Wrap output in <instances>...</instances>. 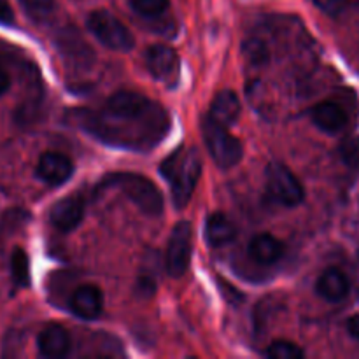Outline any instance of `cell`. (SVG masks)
Instances as JSON below:
<instances>
[{
	"label": "cell",
	"instance_id": "cell-1",
	"mask_svg": "<svg viewBox=\"0 0 359 359\" xmlns=\"http://www.w3.org/2000/svg\"><path fill=\"white\" fill-rule=\"evenodd\" d=\"M84 128L104 142L130 149H144L160 142L168 130V116L163 109L142 116L132 114H83Z\"/></svg>",
	"mask_w": 359,
	"mask_h": 359
},
{
	"label": "cell",
	"instance_id": "cell-2",
	"mask_svg": "<svg viewBox=\"0 0 359 359\" xmlns=\"http://www.w3.org/2000/svg\"><path fill=\"white\" fill-rule=\"evenodd\" d=\"M161 174L170 184L172 200L177 209H184L195 193L202 175V160L193 147H179L161 163Z\"/></svg>",
	"mask_w": 359,
	"mask_h": 359
},
{
	"label": "cell",
	"instance_id": "cell-3",
	"mask_svg": "<svg viewBox=\"0 0 359 359\" xmlns=\"http://www.w3.org/2000/svg\"><path fill=\"white\" fill-rule=\"evenodd\" d=\"M105 186L118 188L132 200L144 214L147 216H158L163 210V196L158 191L156 186L139 174H112L107 175L104 181Z\"/></svg>",
	"mask_w": 359,
	"mask_h": 359
},
{
	"label": "cell",
	"instance_id": "cell-4",
	"mask_svg": "<svg viewBox=\"0 0 359 359\" xmlns=\"http://www.w3.org/2000/svg\"><path fill=\"white\" fill-rule=\"evenodd\" d=\"M202 133L210 156L221 168H231L238 165L244 149L241 140L228 132V126L219 125L212 118H205L202 123Z\"/></svg>",
	"mask_w": 359,
	"mask_h": 359
},
{
	"label": "cell",
	"instance_id": "cell-5",
	"mask_svg": "<svg viewBox=\"0 0 359 359\" xmlns=\"http://www.w3.org/2000/svg\"><path fill=\"white\" fill-rule=\"evenodd\" d=\"M88 28L102 44L114 49V51H130L135 44L128 27L107 11L91 13L88 18Z\"/></svg>",
	"mask_w": 359,
	"mask_h": 359
},
{
	"label": "cell",
	"instance_id": "cell-6",
	"mask_svg": "<svg viewBox=\"0 0 359 359\" xmlns=\"http://www.w3.org/2000/svg\"><path fill=\"white\" fill-rule=\"evenodd\" d=\"M266 189L272 200L286 207H297L304 202L305 191L297 175L283 163H270L266 168Z\"/></svg>",
	"mask_w": 359,
	"mask_h": 359
},
{
	"label": "cell",
	"instance_id": "cell-7",
	"mask_svg": "<svg viewBox=\"0 0 359 359\" xmlns=\"http://www.w3.org/2000/svg\"><path fill=\"white\" fill-rule=\"evenodd\" d=\"M193 228L188 221H181L172 230L167 245V272L172 277H182L191 262Z\"/></svg>",
	"mask_w": 359,
	"mask_h": 359
},
{
	"label": "cell",
	"instance_id": "cell-8",
	"mask_svg": "<svg viewBox=\"0 0 359 359\" xmlns=\"http://www.w3.org/2000/svg\"><path fill=\"white\" fill-rule=\"evenodd\" d=\"M146 65L151 76L167 86H174L179 79L181 63L177 53L165 44H154L146 53Z\"/></svg>",
	"mask_w": 359,
	"mask_h": 359
},
{
	"label": "cell",
	"instance_id": "cell-9",
	"mask_svg": "<svg viewBox=\"0 0 359 359\" xmlns=\"http://www.w3.org/2000/svg\"><path fill=\"white\" fill-rule=\"evenodd\" d=\"M74 174V163L60 153H44L37 163V177L49 186H60Z\"/></svg>",
	"mask_w": 359,
	"mask_h": 359
},
{
	"label": "cell",
	"instance_id": "cell-10",
	"mask_svg": "<svg viewBox=\"0 0 359 359\" xmlns=\"http://www.w3.org/2000/svg\"><path fill=\"white\" fill-rule=\"evenodd\" d=\"M102 309H104V297H102L100 287L93 284H84L77 287L70 298V311L79 319L93 321L102 314Z\"/></svg>",
	"mask_w": 359,
	"mask_h": 359
},
{
	"label": "cell",
	"instance_id": "cell-11",
	"mask_svg": "<svg viewBox=\"0 0 359 359\" xmlns=\"http://www.w3.org/2000/svg\"><path fill=\"white\" fill-rule=\"evenodd\" d=\"M84 217V202L81 196H69L55 203L49 219L60 231H72L81 224Z\"/></svg>",
	"mask_w": 359,
	"mask_h": 359
},
{
	"label": "cell",
	"instance_id": "cell-12",
	"mask_svg": "<svg viewBox=\"0 0 359 359\" xmlns=\"http://www.w3.org/2000/svg\"><path fill=\"white\" fill-rule=\"evenodd\" d=\"M37 347L41 356L49 359H58L69 354L70 337L65 328L58 325H49L41 332L37 339Z\"/></svg>",
	"mask_w": 359,
	"mask_h": 359
},
{
	"label": "cell",
	"instance_id": "cell-13",
	"mask_svg": "<svg viewBox=\"0 0 359 359\" xmlns=\"http://www.w3.org/2000/svg\"><path fill=\"white\" fill-rule=\"evenodd\" d=\"M316 290H318L319 297L337 304V302H342L344 298L349 294L351 284H349V279H347L346 273H344L342 270L326 269L325 272L319 276L318 284H316Z\"/></svg>",
	"mask_w": 359,
	"mask_h": 359
},
{
	"label": "cell",
	"instance_id": "cell-14",
	"mask_svg": "<svg viewBox=\"0 0 359 359\" xmlns=\"http://www.w3.org/2000/svg\"><path fill=\"white\" fill-rule=\"evenodd\" d=\"M312 121L319 130L326 133H339L340 130L346 128L347 114L339 104L335 102H319L312 109Z\"/></svg>",
	"mask_w": 359,
	"mask_h": 359
},
{
	"label": "cell",
	"instance_id": "cell-15",
	"mask_svg": "<svg viewBox=\"0 0 359 359\" xmlns=\"http://www.w3.org/2000/svg\"><path fill=\"white\" fill-rule=\"evenodd\" d=\"M248 252L259 265H273V263L283 258L284 244L273 235L259 233L251 238Z\"/></svg>",
	"mask_w": 359,
	"mask_h": 359
},
{
	"label": "cell",
	"instance_id": "cell-16",
	"mask_svg": "<svg viewBox=\"0 0 359 359\" xmlns=\"http://www.w3.org/2000/svg\"><path fill=\"white\" fill-rule=\"evenodd\" d=\"M241 111L242 107L237 93H233L231 90H224L214 97L212 104H210L209 118H212L214 121L223 126H231L241 116Z\"/></svg>",
	"mask_w": 359,
	"mask_h": 359
},
{
	"label": "cell",
	"instance_id": "cell-17",
	"mask_svg": "<svg viewBox=\"0 0 359 359\" xmlns=\"http://www.w3.org/2000/svg\"><path fill=\"white\" fill-rule=\"evenodd\" d=\"M237 235L235 224L230 217L223 212H214L205 221V238L214 248H223L230 244Z\"/></svg>",
	"mask_w": 359,
	"mask_h": 359
},
{
	"label": "cell",
	"instance_id": "cell-18",
	"mask_svg": "<svg viewBox=\"0 0 359 359\" xmlns=\"http://www.w3.org/2000/svg\"><path fill=\"white\" fill-rule=\"evenodd\" d=\"M11 272L16 286L25 287L30 284V263L23 249H16L11 256Z\"/></svg>",
	"mask_w": 359,
	"mask_h": 359
},
{
	"label": "cell",
	"instance_id": "cell-19",
	"mask_svg": "<svg viewBox=\"0 0 359 359\" xmlns=\"http://www.w3.org/2000/svg\"><path fill=\"white\" fill-rule=\"evenodd\" d=\"M266 356L270 359H302L305 353L300 346L290 340H273L266 349Z\"/></svg>",
	"mask_w": 359,
	"mask_h": 359
},
{
	"label": "cell",
	"instance_id": "cell-20",
	"mask_svg": "<svg viewBox=\"0 0 359 359\" xmlns=\"http://www.w3.org/2000/svg\"><path fill=\"white\" fill-rule=\"evenodd\" d=\"M318 9L330 16H342L351 11L359 9V0H312Z\"/></svg>",
	"mask_w": 359,
	"mask_h": 359
},
{
	"label": "cell",
	"instance_id": "cell-21",
	"mask_svg": "<svg viewBox=\"0 0 359 359\" xmlns=\"http://www.w3.org/2000/svg\"><path fill=\"white\" fill-rule=\"evenodd\" d=\"M132 7L146 18H156L168 9V0H132Z\"/></svg>",
	"mask_w": 359,
	"mask_h": 359
},
{
	"label": "cell",
	"instance_id": "cell-22",
	"mask_svg": "<svg viewBox=\"0 0 359 359\" xmlns=\"http://www.w3.org/2000/svg\"><path fill=\"white\" fill-rule=\"evenodd\" d=\"M340 156L347 167H359V137H349L340 144Z\"/></svg>",
	"mask_w": 359,
	"mask_h": 359
},
{
	"label": "cell",
	"instance_id": "cell-23",
	"mask_svg": "<svg viewBox=\"0 0 359 359\" xmlns=\"http://www.w3.org/2000/svg\"><path fill=\"white\" fill-rule=\"evenodd\" d=\"M25 11L35 20H44L55 9V0H21Z\"/></svg>",
	"mask_w": 359,
	"mask_h": 359
},
{
	"label": "cell",
	"instance_id": "cell-24",
	"mask_svg": "<svg viewBox=\"0 0 359 359\" xmlns=\"http://www.w3.org/2000/svg\"><path fill=\"white\" fill-rule=\"evenodd\" d=\"M248 53L251 62H263V60L266 58L265 46L259 44V42H251V48H249Z\"/></svg>",
	"mask_w": 359,
	"mask_h": 359
},
{
	"label": "cell",
	"instance_id": "cell-25",
	"mask_svg": "<svg viewBox=\"0 0 359 359\" xmlns=\"http://www.w3.org/2000/svg\"><path fill=\"white\" fill-rule=\"evenodd\" d=\"M13 21H14L13 7L9 6V2H7V0H0V23L11 25Z\"/></svg>",
	"mask_w": 359,
	"mask_h": 359
},
{
	"label": "cell",
	"instance_id": "cell-26",
	"mask_svg": "<svg viewBox=\"0 0 359 359\" xmlns=\"http://www.w3.org/2000/svg\"><path fill=\"white\" fill-rule=\"evenodd\" d=\"M347 332H349V335L353 337V339L359 340V314L353 316V318L347 321Z\"/></svg>",
	"mask_w": 359,
	"mask_h": 359
},
{
	"label": "cell",
	"instance_id": "cell-27",
	"mask_svg": "<svg viewBox=\"0 0 359 359\" xmlns=\"http://www.w3.org/2000/svg\"><path fill=\"white\" fill-rule=\"evenodd\" d=\"M9 86H11L9 76H7L6 70L0 69V97H2L7 90H9Z\"/></svg>",
	"mask_w": 359,
	"mask_h": 359
}]
</instances>
